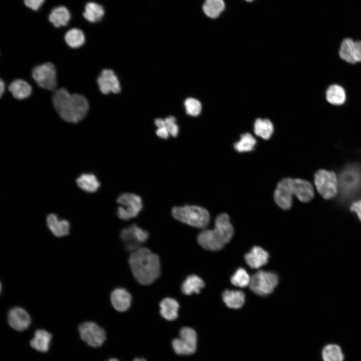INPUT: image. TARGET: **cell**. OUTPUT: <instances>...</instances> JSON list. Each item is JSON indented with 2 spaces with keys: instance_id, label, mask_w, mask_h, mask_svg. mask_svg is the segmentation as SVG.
I'll list each match as a JSON object with an SVG mask.
<instances>
[{
  "instance_id": "6da1fadb",
  "label": "cell",
  "mask_w": 361,
  "mask_h": 361,
  "mask_svg": "<svg viewBox=\"0 0 361 361\" xmlns=\"http://www.w3.org/2000/svg\"><path fill=\"white\" fill-rule=\"evenodd\" d=\"M54 107L61 118L66 122L78 123L87 115L89 104L87 99L78 94H71L62 88L57 90L52 98Z\"/></svg>"
},
{
  "instance_id": "7a4b0ae2",
  "label": "cell",
  "mask_w": 361,
  "mask_h": 361,
  "mask_svg": "<svg viewBox=\"0 0 361 361\" xmlns=\"http://www.w3.org/2000/svg\"><path fill=\"white\" fill-rule=\"evenodd\" d=\"M129 263L134 278L142 285L151 284L159 276V257L147 248H140L132 252Z\"/></svg>"
},
{
  "instance_id": "3957f363",
  "label": "cell",
  "mask_w": 361,
  "mask_h": 361,
  "mask_svg": "<svg viewBox=\"0 0 361 361\" xmlns=\"http://www.w3.org/2000/svg\"><path fill=\"white\" fill-rule=\"evenodd\" d=\"M233 233L229 216L222 213L216 218L214 229L204 230L199 234L198 242L208 250H220L231 240Z\"/></svg>"
},
{
  "instance_id": "277c9868",
  "label": "cell",
  "mask_w": 361,
  "mask_h": 361,
  "mask_svg": "<svg viewBox=\"0 0 361 361\" xmlns=\"http://www.w3.org/2000/svg\"><path fill=\"white\" fill-rule=\"evenodd\" d=\"M172 217L177 221L198 228L206 227L210 221L209 212L196 205L176 206L171 209Z\"/></svg>"
},
{
  "instance_id": "5b68a950",
  "label": "cell",
  "mask_w": 361,
  "mask_h": 361,
  "mask_svg": "<svg viewBox=\"0 0 361 361\" xmlns=\"http://www.w3.org/2000/svg\"><path fill=\"white\" fill-rule=\"evenodd\" d=\"M116 201L122 206L118 208L117 215L123 220L136 217L143 208L141 198L133 193H122L118 197Z\"/></svg>"
},
{
  "instance_id": "8992f818",
  "label": "cell",
  "mask_w": 361,
  "mask_h": 361,
  "mask_svg": "<svg viewBox=\"0 0 361 361\" xmlns=\"http://www.w3.org/2000/svg\"><path fill=\"white\" fill-rule=\"evenodd\" d=\"M278 281V276L276 273L259 270L251 277L249 287L254 293L265 296L273 291Z\"/></svg>"
},
{
  "instance_id": "52a82bcc",
  "label": "cell",
  "mask_w": 361,
  "mask_h": 361,
  "mask_svg": "<svg viewBox=\"0 0 361 361\" xmlns=\"http://www.w3.org/2000/svg\"><path fill=\"white\" fill-rule=\"evenodd\" d=\"M314 184L318 192L324 199H331L336 196L338 181L333 171L318 170L314 174Z\"/></svg>"
},
{
  "instance_id": "ba28073f",
  "label": "cell",
  "mask_w": 361,
  "mask_h": 361,
  "mask_svg": "<svg viewBox=\"0 0 361 361\" xmlns=\"http://www.w3.org/2000/svg\"><path fill=\"white\" fill-rule=\"evenodd\" d=\"M32 75L35 81L42 88L52 91L57 87L56 70L51 63L36 66L33 68Z\"/></svg>"
},
{
  "instance_id": "9c48e42d",
  "label": "cell",
  "mask_w": 361,
  "mask_h": 361,
  "mask_svg": "<svg viewBox=\"0 0 361 361\" xmlns=\"http://www.w3.org/2000/svg\"><path fill=\"white\" fill-rule=\"evenodd\" d=\"M179 338L172 341L174 352L178 355H190L197 349V335L195 330L189 327H184L179 331Z\"/></svg>"
},
{
  "instance_id": "30bf717a",
  "label": "cell",
  "mask_w": 361,
  "mask_h": 361,
  "mask_svg": "<svg viewBox=\"0 0 361 361\" xmlns=\"http://www.w3.org/2000/svg\"><path fill=\"white\" fill-rule=\"evenodd\" d=\"M78 330L81 339L92 347L101 346L106 339L104 330L92 321H86L80 324Z\"/></svg>"
},
{
  "instance_id": "8fae6325",
  "label": "cell",
  "mask_w": 361,
  "mask_h": 361,
  "mask_svg": "<svg viewBox=\"0 0 361 361\" xmlns=\"http://www.w3.org/2000/svg\"><path fill=\"white\" fill-rule=\"evenodd\" d=\"M148 236L149 234L147 231L136 224L124 228L120 233V238L125 249L132 252L141 248V245L147 240Z\"/></svg>"
},
{
  "instance_id": "7c38bea8",
  "label": "cell",
  "mask_w": 361,
  "mask_h": 361,
  "mask_svg": "<svg viewBox=\"0 0 361 361\" xmlns=\"http://www.w3.org/2000/svg\"><path fill=\"white\" fill-rule=\"evenodd\" d=\"M292 183V178H284L279 182L275 190V202L282 209L288 210L292 206L293 195Z\"/></svg>"
},
{
  "instance_id": "4fadbf2b",
  "label": "cell",
  "mask_w": 361,
  "mask_h": 361,
  "mask_svg": "<svg viewBox=\"0 0 361 361\" xmlns=\"http://www.w3.org/2000/svg\"><path fill=\"white\" fill-rule=\"evenodd\" d=\"M338 54L342 60L348 63L361 62V40L354 41L349 38H345L341 43Z\"/></svg>"
},
{
  "instance_id": "5bb4252c",
  "label": "cell",
  "mask_w": 361,
  "mask_h": 361,
  "mask_svg": "<svg viewBox=\"0 0 361 361\" xmlns=\"http://www.w3.org/2000/svg\"><path fill=\"white\" fill-rule=\"evenodd\" d=\"M339 186L344 193L348 194L356 190L361 185V171L355 166H349L339 177Z\"/></svg>"
},
{
  "instance_id": "9a60e30c",
  "label": "cell",
  "mask_w": 361,
  "mask_h": 361,
  "mask_svg": "<svg viewBox=\"0 0 361 361\" xmlns=\"http://www.w3.org/2000/svg\"><path fill=\"white\" fill-rule=\"evenodd\" d=\"M97 82L100 91L104 94L110 92L117 94L121 91L118 79L111 69H103L97 78Z\"/></svg>"
},
{
  "instance_id": "2e32d148",
  "label": "cell",
  "mask_w": 361,
  "mask_h": 361,
  "mask_svg": "<svg viewBox=\"0 0 361 361\" xmlns=\"http://www.w3.org/2000/svg\"><path fill=\"white\" fill-rule=\"evenodd\" d=\"M8 320L11 327L17 331L27 329L31 323V318L28 312L20 307H15L9 310Z\"/></svg>"
},
{
  "instance_id": "e0dca14e",
  "label": "cell",
  "mask_w": 361,
  "mask_h": 361,
  "mask_svg": "<svg viewBox=\"0 0 361 361\" xmlns=\"http://www.w3.org/2000/svg\"><path fill=\"white\" fill-rule=\"evenodd\" d=\"M292 187L293 195L302 202H309L314 197L313 187L307 180L300 178L292 179Z\"/></svg>"
},
{
  "instance_id": "ac0fdd59",
  "label": "cell",
  "mask_w": 361,
  "mask_h": 361,
  "mask_svg": "<svg viewBox=\"0 0 361 361\" xmlns=\"http://www.w3.org/2000/svg\"><path fill=\"white\" fill-rule=\"evenodd\" d=\"M269 257L266 251L260 247L254 246L245 254V259L250 268L259 269L268 262Z\"/></svg>"
},
{
  "instance_id": "d6986e66",
  "label": "cell",
  "mask_w": 361,
  "mask_h": 361,
  "mask_svg": "<svg viewBox=\"0 0 361 361\" xmlns=\"http://www.w3.org/2000/svg\"><path fill=\"white\" fill-rule=\"evenodd\" d=\"M110 300L112 305L116 310L123 312L129 308L131 296L125 289L116 288L112 292Z\"/></svg>"
},
{
  "instance_id": "ffe728a7",
  "label": "cell",
  "mask_w": 361,
  "mask_h": 361,
  "mask_svg": "<svg viewBox=\"0 0 361 361\" xmlns=\"http://www.w3.org/2000/svg\"><path fill=\"white\" fill-rule=\"evenodd\" d=\"M47 226L53 233L57 237L67 236L69 233L70 224L64 219H59L54 214H49L46 219Z\"/></svg>"
},
{
  "instance_id": "44dd1931",
  "label": "cell",
  "mask_w": 361,
  "mask_h": 361,
  "mask_svg": "<svg viewBox=\"0 0 361 361\" xmlns=\"http://www.w3.org/2000/svg\"><path fill=\"white\" fill-rule=\"evenodd\" d=\"M52 334L44 329H38L34 333V337L30 340L32 347L41 352H47L49 348Z\"/></svg>"
},
{
  "instance_id": "7402d4cb",
  "label": "cell",
  "mask_w": 361,
  "mask_h": 361,
  "mask_svg": "<svg viewBox=\"0 0 361 361\" xmlns=\"http://www.w3.org/2000/svg\"><path fill=\"white\" fill-rule=\"evenodd\" d=\"M327 101L333 105H341L346 99V92L344 88L338 84L330 85L325 92Z\"/></svg>"
},
{
  "instance_id": "603a6c76",
  "label": "cell",
  "mask_w": 361,
  "mask_h": 361,
  "mask_svg": "<svg viewBox=\"0 0 361 361\" xmlns=\"http://www.w3.org/2000/svg\"><path fill=\"white\" fill-rule=\"evenodd\" d=\"M70 19V13L64 6H58L54 8L49 16V21L56 28L66 26Z\"/></svg>"
},
{
  "instance_id": "cb8c5ba5",
  "label": "cell",
  "mask_w": 361,
  "mask_h": 361,
  "mask_svg": "<svg viewBox=\"0 0 361 361\" xmlns=\"http://www.w3.org/2000/svg\"><path fill=\"white\" fill-rule=\"evenodd\" d=\"M9 90L15 98L19 100L28 98L32 92L31 85L22 79H16L12 81L9 86Z\"/></svg>"
},
{
  "instance_id": "d4e9b609",
  "label": "cell",
  "mask_w": 361,
  "mask_h": 361,
  "mask_svg": "<svg viewBox=\"0 0 361 361\" xmlns=\"http://www.w3.org/2000/svg\"><path fill=\"white\" fill-rule=\"evenodd\" d=\"M159 306L160 314L164 319L171 321L177 318L179 304L176 300L165 298L161 301Z\"/></svg>"
},
{
  "instance_id": "484cf974",
  "label": "cell",
  "mask_w": 361,
  "mask_h": 361,
  "mask_svg": "<svg viewBox=\"0 0 361 361\" xmlns=\"http://www.w3.org/2000/svg\"><path fill=\"white\" fill-rule=\"evenodd\" d=\"M223 301L229 308L238 309L241 308L245 302V294L240 290H225L222 295Z\"/></svg>"
},
{
  "instance_id": "4316f807",
  "label": "cell",
  "mask_w": 361,
  "mask_h": 361,
  "mask_svg": "<svg viewBox=\"0 0 361 361\" xmlns=\"http://www.w3.org/2000/svg\"><path fill=\"white\" fill-rule=\"evenodd\" d=\"M78 186L88 193H94L99 188L100 184L97 177L92 173H84L77 178Z\"/></svg>"
},
{
  "instance_id": "83f0119b",
  "label": "cell",
  "mask_w": 361,
  "mask_h": 361,
  "mask_svg": "<svg viewBox=\"0 0 361 361\" xmlns=\"http://www.w3.org/2000/svg\"><path fill=\"white\" fill-rule=\"evenodd\" d=\"M103 7L94 2L88 3L83 14L84 18L90 23H96L101 20L104 15Z\"/></svg>"
},
{
  "instance_id": "f1b7e54d",
  "label": "cell",
  "mask_w": 361,
  "mask_h": 361,
  "mask_svg": "<svg viewBox=\"0 0 361 361\" xmlns=\"http://www.w3.org/2000/svg\"><path fill=\"white\" fill-rule=\"evenodd\" d=\"M203 280L196 275H191L187 277L182 285V291L186 295L199 293L204 287Z\"/></svg>"
},
{
  "instance_id": "f546056e",
  "label": "cell",
  "mask_w": 361,
  "mask_h": 361,
  "mask_svg": "<svg viewBox=\"0 0 361 361\" xmlns=\"http://www.w3.org/2000/svg\"><path fill=\"white\" fill-rule=\"evenodd\" d=\"M273 125L272 122L266 119H257L254 123V130L257 136L264 139H268L273 132Z\"/></svg>"
},
{
  "instance_id": "4dcf8cb0",
  "label": "cell",
  "mask_w": 361,
  "mask_h": 361,
  "mask_svg": "<svg viewBox=\"0 0 361 361\" xmlns=\"http://www.w3.org/2000/svg\"><path fill=\"white\" fill-rule=\"evenodd\" d=\"M64 39L66 44L72 48H79L85 42L84 33L77 28H73L68 31L65 35Z\"/></svg>"
},
{
  "instance_id": "1f68e13d",
  "label": "cell",
  "mask_w": 361,
  "mask_h": 361,
  "mask_svg": "<svg viewBox=\"0 0 361 361\" xmlns=\"http://www.w3.org/2000/svg\"><path fill=\"white\" fill-rule=\"evenodd\" d=\"M224 9L223 0H206L203 6L206 15L213 19L218 17Z\"/></svg>"
},
{
  "instance_id": "d6a6232c",
  "label": "cell",
  "mask_w": 361,
  "mask_h": 361,
  "mask_svg": "<svg viewBox=\"0 0 361 361\" xmlns=\"http://www.w3.org/2000/svg\"><path fill=\"white\" fill-rule=\"evenodd\" d=\"M322 358L323 361H343L344 355L339 345L329 344L322 349Z\"/></svg>"
},
{
  "instance_id": "836d02e7",
  "label": "cell",
  "mask_w": 361,
  "mask_h": 361,
  "mask_svg": "<svg viewBox=\"0 0 361 361\" xmlns=\"http://www.w3.org/2000/svg\"><path fill=\"white\" fill-rule=\"evenodd\" d=\"M256 144V140L250 133H246L242 134L240 139L236 142L234 147L239 152H249L254 149Z\"/></svg>"
},
{
  "instance_id": "e575fe53",
  "label": "cell",
  "mask_w": 361,
  "mask_h": 361,
  "mask_svg": "<svg viewBox=\"0 0 361 361\" xmlns=\"http://www.w3.org/2000/svg\"><path fill=\"white\" fill-rule=\"evenodd\" d=\"M251 277L243 268H238L231 278V282L234 285L245 287L249 285Z\"/></svg>"
},
{
  "instance_id": "d590c367",
  "label": "cell",
  "mask_w": 361,
  "mask_h": 361,
  "mask_svg": "<svg viewBox=\"0 0 361 361\" xmlns=\"http://www.w3.org/2000/svg\"><path fill=\"white\" fill-rule=\"evenodd\" d=\"M186 112L192 116H197L200 114L202 110L201 102L196 99L189 98L185 101Z\"/></svg>"
},
{
  "instance_id": "8d00e7d4",
  "label": "cell",
  "mask_w": 361,
  "mask_h": 361,
  "mask_svg": "<svg viewBox=\"0 0 361 361\" xmlns=\"http://www.w3.org/2000/svg\"><path fill=\"white\" fill-rule=\"evenodd\" d=\"M165 127L169 134L173 137H176L179 132V128L176 124V119L174 116H170L165 119Z\"/></svg>"
},
{
  "instance_id": "74e56055",
  "label": "cell",
  "mask_w": 361,
  "mask_h": 361,
  "mask_svg": "<svg viewBox=\"0 0 361 361\" xmlns=\"http://www.w3.org/2000/svg\"><path fill=\"white\" fill-rule=\"evenodd\" d=\"M45 0H24L25 5L29 8L34 10H38L43 5Z\"/></svg>"
},
{
  "instance_id": "f35d334b",
  "label": "cell",
  "mask_w": 361,
  "mask_h": 361,
  "mask_svg": "<svg viewBox=\"0 0 361 361\" xmlns=\"http://www.w3.org/2000/svg\"><path fill=\"white\" fill-rule=\"evenodd\" d=\"M350 210L356 213L358 219L361 221V200L353 203L350 207Z\"/></svg>"
},
{
  "instance_id": "ab89813d",
  "label": "cell",
  "mask_w": 361,
  "mask_h": 361,
  "mask_svg": "<svg viewBox=\"0 0 361 361\" xmlns=\"http://www.w3.org/2000/svg\"><path fill=\"white\" fill-rule=\"evenodd\" d=\"M157 136L162 139L168 138L169 133L165 127L158 128L156 131Z\"/></svg>"
},
{
  "instance_id": "60d3db41",
  "label": "cell",
  "mask_w": 361,
  "mask_h": 361,
  "mask_svg": "<svg viewBox=\"0 0 361 361\" xmlns=\"http://www.w3.org/2000/svg\"><path fill=\"white\" fill-rule=\"evenodd\" d=\"M154 124L157 128L165 127V120L161 118H157L155 120Z\"/></svg>"
},
{
  "instance_id": "b9f144b4",
  "label": "cell",
  "mask_w": 361,
  "mask_h": 361,
  "mask_svg": "<svg viewBox=\"0 0 361 361\" xmlns=\"http://www.w3.org/2000/svg\"><path fill=\"white\" fill-rule=\"evenodd\" d=\"M5 84L4 81L2 79L0 80V96L2 97L3 94L5 92Z\"/></svg>"
},
{
  "instance_id": "7bdbcfd3",
  "label": "cell",
  "mask_w": 361,
  "mask_h": 361,
  "mask_svg": "<svg viewBox=\"0 0 361 361\" xmlns=\"http://www.w3.org/2000/svg\"><path fill=\"white\" fill-rule=\"evenodd\" d=\"M133 361H146L142 357H137L135 358Z\"/></svg>"
},
{
  "instance_id": "ee69618b",
  "label": "cell",
  "mask_w": 361,
  "mask_h": 361,
  "mask_svg": "<svg viewBox=\"0 0 361 361\" xmlns=\"http://www.w3.org/2000/svg\"><path fill=\"white\" fill-rule=\"evenodd\" d=\"M107 361H119V360L116 358H111Z\"/></svg>"
},
{
  "instance_id": "f6af8a7d",
  "label": "cell",
  "mask_w": 361,
  "mask_h": 361,
  "mask_svg": "<svg viewBox=\"0 0 361 361\" xmlns=\"http://www.w3.org/2000/svg\"><path fill=\"white\" fill-rule=\"evenodd\" d=\"M245 1H246L247 2H251L253 1V0H245Z\"/></svg>"
}]
</instances>
